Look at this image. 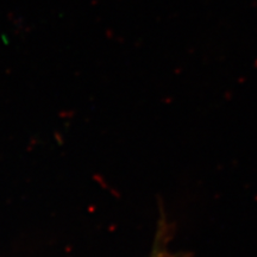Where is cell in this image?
Returning a JSON list of instances; mask_svg holds the SVG:
<instances>
[{"label":"cell","instance_id":"cell-1","mask_svg":"<svg viewBox=\"0 0 257 257\" xmlns=\"http://www.w3.org/2000/svg\"><path fill=\"white\" fill-rule=\"evenodd\" d=\"M155 257H168V256H167V255H166V253H165V252H161V253H160V255H159V256H155Z\"/></svg>","mask_w":257,"mask_h":257}]
</instances>
